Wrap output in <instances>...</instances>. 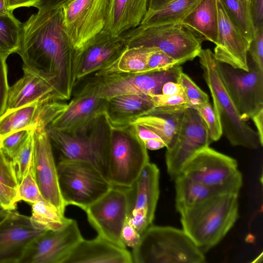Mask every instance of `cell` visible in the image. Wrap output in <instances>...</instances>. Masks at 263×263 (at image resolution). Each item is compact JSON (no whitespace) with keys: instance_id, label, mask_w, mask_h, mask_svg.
<instances>
[{"instance_id":"cell-1","label":"cell","mask_w":263,"mask_h":263,"mask_svg":"<svg viewBox=\"0 0 263 263\" xmlns=\"http://www.w3.org/2000/svg\"><path fill=\"white\" fill-rule=\"evenodd\" d=\"M75 51L64 30L62 7L38 10L22 24L16 53L23 68L49 82L61 101L70 98L77 82Z\"/></svg>"},{"instance_id":"cell-2","label":"cell","mask_w":263,"mask_h":263,"mask_svg":"<svg viewBox=\"0 0 263 263\" xmlns=\"http://www.w3.org/2000/svg\"><path fill=\"white\" fill-rule=\"evenodd\" d=\"M180 214L182 229L205 253L219 242L237 220L238 194H217Z\"/></svg>"},{"instance_id":"cell-3","label":"cell","mask_w":263,"mask_h":263,"mask_svg":"<svg viewBox=\"0 0 263 263\" xmlns=\"http://www.w3.org/2000/svg\"><path fill=\"white\" fill-rule=\"evenodd\" d=\"M198 57L223 134L234 146L250 149L262 146L257 132L241 118L229 95L222 79L219 62L215 58L214 52L210 49H202Z\"/></svg>"},{"instance_id":"cell-4","label":"cell","mask_w":263,"mask_h":263,"mask_svg":"<svg viewBox=\"0 0 263 263\" xmlns=\"http://www.w3.org/2000/svg\"><path fill=\"white\" fill-rule=\"evenodd\" d=\"M46 128L51 143L60 152V159L87 162L109 181L108 161L111 125L105 112L78 132L68 133L49 126Z\"/></svg>"},{"instance_id":"cell-5","label":"cell","mask_w":263,"mask_h":263,"mask_svg":"<svg viewBox=\"0 0 263 263\" xmlns=\"http://www.w3.org/2000/svg\"><path fill=\"white\" fill-rule=\"evenodd\" d=\"M133 262L203 263V253L183 229L151 225L133 249Z\"/></svg>"},{"instance_id":"cell-6","label":"cell","mask_w":263,"mask_h":263,"mask_svg":"<svg viewBox=\"0 0 263 263\" xmlns=\"http://www.w3.org/2000/svg\"><path fill=\"white\" fill-rule=\"evenodd\" d=\"M121 36L128 47H155L180 65L198 57L202 41L180 23L140 24Z\"/></svg>"},{"instance_id":"cell-7","label":"cell","mask_w":263,"mask_h":263,"mask_svg":"<svg viewBox=\"0 0 263 263\" xmlns=\"http://www.w3.org/2000/svg\"><path fill=\"white\" fill-rule=\"evenodd\" d=\"M149 162L147 149L133 124L111 126L108 175L112 185L130 187Z\"/></svg>"},{"instance_id":"cell-8","label":"cell","mask_w":263,"mask_h":263,"mask_svg":"<svg viewBox=\"0 0 263 263\" xmlns=\"http://www.w3.org/2000/svg\"><path fill=\"white\" fill-rule=\"evenodd\" d=\"M57 167L60 190L66 206L73 205L84 211L113 186L87 162L60 159Z\"/></svg>"},{"instance_id":"cell-9","label":"cell","mask_w":263,"mask_h":263,"mask_svg":"<svg viewBox=\"0 0 263 263\" xmlns=\"http://www.w3.org/2000/svg\"><path fill=\"white\" fill-rule=\"evenodd\" d=\"M180 174L221 192L238 194L242 185L236 160L210 146L196 153Z\"/></svg>"},{"instance_id":"cell-10","label":"cell","mask_w":263,"mask_h":263,"mask_svg":"<svg viewBox=\"0 0 263 263\" xmlns=\"http://www.w3.org/2000/svg\"><path fill=\"white\" fill-rule=\"evenodd\" d=\"M182 71L181 65L165 70L141 73H93L85 83L99 97L108 100L117 96L126 94H161L166 82H177Z\"/></svg>"},{"instance_id":"cell-11","label":"cell","mask_w":263,"mask_h":263,"mask_svg":"<svg viewBox=\"0 0 263 263\" xmlns=\"http://www.w3.org/2000/svg\"><path fill=\"white\" fill-rule=\"evenodd\" d=\"M109 0H71L62 6L63 26L74 50L103 31Z\"/></svg>"},{"instance_id":"cell-12","label":"cell","mask_w":263,"mask_h":263,"mask_svg":"<svg viewBox=\"0 0 263 263\" xmlns=\"http://www.w3.org/2000/svg\"><path fill=\"white\" fill-rule=\"evenodd\" d=\"M248 66L246 71L219 62L223 82L245 121L263 109V70L252 60Z\"/></svg>"},{"instance_id":"cell-13","label":"cell","mask_w":263,"mask_h":263,"mask_svg":"<svg viewBox=\"0 0 263 263\" xmlns=\"http://www.w3.org/2000/svg\"><path fill=\"white\" fill-rule=\"evenodd\" d=\"M84 211L98 235L117 246L126 248L121 239L128 214L126 188L113 185Z\"/></svg>"},{"instance_id":"cell-14","label":"cell","mask_w":263,"mask_h":263,"mask_svg":"<svg viewBox=\"0 0 263 263\" xmlns=\"http://www.w3.org/2000/svg\"><path fill=\"white\" fill-rule=\"evenodd\" d=\"M211 140L206 125L197 110L186 108L173 146L165 155L167 171L173 180L180 174L185 163L196 153L209 146Z\"/></svg>"},{"instance_id":"cell-15","label":"cell","mask_w":263,"mask_h":263,"mask_svg":"<svg viewBox=\"0 0 263 263\" xmlns=\"http://www.w3.org/2000/svg\"><path fill=\"white\" fill-rule=\"evenodd\" d=\"M159 177L157 166L149 162L133 185L126 188L127 220L141 235L152 225L159 196Z\"/></svg>"},{"instance_id":"cell-16","label":"cell","mask_w":263,"mask_h":263,"mask_svg":"<svg viewBox=\"0 0 263 263\" xmlns=\"http://www.w3.org/2000/svg\"><path fill=\"white\" fill-rule=\"evenodd\" d=\"M83 238L77 221L71 219L62 228L46 231L33 239L20 263H64Z\"/></svg>"},{"instance_id":"cell-17","label":"cell","mask_w":263,"mask_h":263,"mask_svg":"<svg viewBox=\"0 0 263 263\" xmlns=\"http://www.w3.org/2000/svg\"><path fill=\"white\" fill-rule=\"evenodd\" d=\"M46 127L40 124L32 129L35 178L44 199L64 214L66 205L61 194L52 143Z\"/></svg>"},{"instance_id":"cell-18","label":"cell","mask_w":263,"mask_h":263,"mask_svg":"<svg viewBox=\"0 0 263 263\" xmlns=\"http://www.w3.org/2000/svg\"><path fill=\"white\" fill-rule=\"evenodd\" d=\"M127 47L121 36L101 31L75 51L77 81L109 66Z\"/></svg>"},{"instance_id":"cell-19","label":"cell","mask_w":263,"mask_h":263,"mask_svg":"<svg viewBox=\"0 0 263 263\" xmlns=\"http://www.w3.org/2000/svg\"><path fill=\"white\" fill-rule=\"evenodd\" d=\"M106 102L85 84L47 126L68 133L81 131L105 112Z\"/></svg>"},{"instance_id":"cell-20","label":"cell","mask_w":263,"mask_h":263,"mask_svg":"<svg viewBox=\"0 0 263 263\" xmlns=\"http://www.w3.org/2000/svg\"><path fill=\"white\" fill-rule=\"evenodd\" d=\"M45 231L35 229L30 217L9 210L0 218V263H20L29 243Z\"/></svg>"},{"instance_id":"cell-21","label":"cell","mask_w":263,"mask_h":263,"mask_svg":"<svg viewBox=\"0 0 263 263\" xmlns=\"http://www.w3.org/2000/svg\"><path fill=\"white\" fill-rule=\"evenodd\" d=\"M218 6V35L215 57L219 62L248 71V51L250 42L231 20L219 0Z\"/></svg>"},{"instance_id":"cell-22","label":"cell","mask_w":263,"mask_h":263,"mask_svg":"<svg viewBox=\"0 0 263 263\" xmlns=\"http://www.w3.org/2000/svg\"><path fill=\"white\" fill-rule=\"evenodd\" d=\"M23 69V77L9 88L5 112L36 102L61 101L49 82L25 68Z\"/></svg>"},{"instance_id":"cell-23","label":"cell","mask_w":263,"mask_h":263,"mask_svg":"<svg viewBox=\"0 0 263 263\" xmlns=\"http://www.w3.org/2000/svg\"><path fill=\"white\" fill-rule=\"evenodd\" d=\"M126 248L117 246L98 235L91 240L83 238L64 263H132Z\"/></svg>"},{"instance_id":"cell-24","label":"cell","mask_w":263,"mask_h":263,"mask_svg":"<svg viewBox=\"0 0 263 263\" xmlns=\"http://www.w3.org/2000/svg\"><path fill=\"white\" fill-rule=\"evenodd\" d=\"M155 108L152 96L126 94L107 100L105 114L111 126L129 125Z\"/></svg>"},{"instance_id":"cell-25","label":"cell","mask_w":263,"mask_h":263,"mask_svg":"<svg viewBox=\"0 0 263 263\" xmlns=\"http://www.w3.org/2000/svg\"><path fill=\"white\" fill-rule=\"evenodd\" d=\"M149 0H109L102 31L114 36L139 26L147 11Z\"/></svg>"},{"instance_id":"cell-26","label":"cell","mask_w":263,"mask_h":263,"mask_svg":"<svg viewBox=\"0 0 263 263\" xmlns=\"http://www.w3.org/2000/svg\"><path fill=\"white\" fill-rule=\"evenodd\" d=\"M218 0H200L180 24L202 41L215 45L218 35Z\"/></svg>"},{"instance_id":"cell-27","label":"cell","mask_w":263,"mask_h":263,"mask_svg":"<svg viewBox=\"0 0 263 263\" xmlns=\"http://www.w3.org/2000/svg\"><path fill=\"white\" fill-rule=\"evenodd\" d=\"M184 110L166 111L154 108L131 124L143 125L153 130L163 141L166 149L174 144L180 128Z\"/></svg>"},{"instance_id":"cell-28","label":"cell","mask_w":263,"mask_h":263,"mask_svg":"<svg viewBox=\"0 0 263 263\" xmlns=\"http://www.w3.org/2000/svg\"><path fill=\"white\" fill-rule=\"evenodd\" d=\"M175 206L180 214L221 192L180 174L174 180Z\"/></svg>"},{"instance_id":"cell-29","label":"cell","mask_w":263,"mask_h":263,"mask_svg":"<svg viewBox=\"0 0 263 263\" xmlns=\"http://www.w3.org/2000/svg\"><path fill=\"white\" fill-rule=\"evenodd\" d=\"M44 103L36 102L5 112L0 117V135L3 138L20 130L34 128L40 124Z\"/></svg>"},{"instance_id":"cell-30","label":"cell","mask_w":263,"mask_h":263,"mask_svg":"<svg viewBox=\"0 0 263 263\" xmlns=\"http://www.w3.org/2000/svg\"><path fill=\"white\" fill-rule=\"evenodd\" d=\"M155 47H127L109 66L95 73H146L148 59L155 51Z\"/></svg>"},{"instance_id":"cell-31","label":"cell","mask_w":263,"mask_h":263,"mask_svg":"<svg viewBox=\"0 0 263 263\" xmlns=\"http://www.w3.org/2000/svg\"><path fill=\"white\" fill-rule=\"evenodd\" d=\"M200 0H174L157 11L147 12L141 24L180 23Z\"/></svg>"},{"instance_id":"cell-32","label":"cell","mask_w":263,"mask_h":263,"mask_svg":"<svg viewBox=\"0 0 263 263\" xmlns=\"http://www.w3.org/2000/svg\"><path fill=\"white\" fill-rule=\"evenodd\" d=\"M31 209L30 219L36 229L57 230L65 226L71 220L65 217L64 214L46 200L32 204Z\"/></svg>"},{"instance_id":"cell-33","label":"cell","mask_w":263,"mask_h":263,"mask_svg":"<svg viewBox=\"0 0 263 263\" xmlns=\"http://www.w3.org/2000/svg\"><path fill=\"white\" fill-rule=\"evenodd\" d=\"M234 25L251 42L255 31L250 1L219 0Z\"/></svg>"},{"instance_id":"cell-34","label":"cell","mask_w":263,"mask_h":263,"mask_svg":"<svg viewBox=\"0 0 263 263\" xmlns=\"http://www.w3.org/2000/svg\"><path fill=\"white\" fill-rule=\"evenodd\" d=\"M22 23L13 14L0 16V53H16L20 42Z\"/></svg>"},{"instance_id":"cell-35","label":"cell","mask_w":263,"mask_h":263,"mask_svg":"<svg viewBox=\"0 0 263 263\" xmlns=\"http://www.w3.org/2000/svg\"><path fill=\"white\" fill-rule=\"evenodd\" d=\"M33 140L32 130L30 135L11 159L18 183L27 174L33 159Z\"/></svg>"},{"instance_id":"cell-36","label":"cell","mask_w":263,"mask_h":263,"mask_svg":"<svg viewBox=\"0 0 263 263\" xmlns=\"http://www.w3.org/2000/svg\"><path fill=\"white\" fill-rule=\"evenodd\" d=\"M16 200L17 202L23 200L31 204L39 201L45 200L41 193L35 180L33 159L27 174L16 189Z\"/></svg>"},{"instance_id":"cell-37","label":"cell","mask_w":263,"mask_h":263,"mask_svg":"<svg viewBox=\"0 0 263 263\" xmlns=\"http://www.w3.org/2000/svg\"><path fill=\"white\" fill-rule=\"evenodd\" d=\"M177 82L182 87L189 108H194L201 104L209 102L208 95L183 71L180 73Z\"/></svg>"},{"instance_id":"cell-38","label":"cell","mask_w":263,"mask_h":263,"mask_svg":"<svg viewBox=\"0 0 263 263\" xmlns=\"http://www.w3.org/2000/svg\"><path fill=\"white\" fill-rule=\"evenodd\" d=\"M206 125L210 137L217 141L223 134L220 122L209 102L201 104L194 108Z\"/></svg>"},{"instance_id":"cell-39","label":"cell","mask_w":263,"mask_h":263,"mask_svg":"<svg viewBox=\"0 0 263 263\" xmlns=\"http://www.w3.org/2000/svg\"><path fill=\"white\" fill-rule=\"evenodd\" d=\"M155 108L166 111L185 110L189 108L187 101L183 91L174 95L160 94L153 96Z\"/></svg>"},{"instance_id":"cell-40","label":"cell","mask_w":263,"mask_h":263,"mask_svg":"<svg viewBox=\"0 0 263 263\" xmlns=\"http://www.w3.org/2000/svg\"><path fill=\"white\" fill-rule=\"evenodd\" d=\"M33 129H24L12 133L2 139V149L11 159L24 144Z\"/></svg>"},{"instance_id":"cell-41","label":"cell","mask_w":263,"mask_h":263,"mask_svg":"<svg viewBox=\"0 0 263 263\" xmlns=\"http://www.w3.org/2000/svg\"><path fill=\"white\" fill-rule=\"evenodd\" d=\"M0 182L16 190L19 183L11 161L0 148Z\"/></svg>"},{"instance_id":"cell-42","label":"cell","mask_w":263,"mask_h":263,"mask_svg":"<svg viewBox=\"0 0 263 263\" xmlns=\"http://www.w3.org/2000/svg\"><path fill=\"white\" fill-rule=\"evenodd\" d=\"M177 65H181L158 49L152 53L148 59L146 73L165 70Z\"/></svg>"},{"instance_id":"cell-43","label":"cell","mask_w":263,"mask_h":263,"mask_svg":"<svg viewBox=\"0 0 263 263\" xmlns=\"http://www.w3.org/2000/svg\"><path fill=\"white\" fill-rule=\"evenodd\" d=\"M248 53L250 54L251 60L263 70V24L255 27Z\"/></svg>"},{"instance_id":"cell-44","label":"cell","mask_w":263,"mask_h":263,"mask_svg":"<svg viewBox=\"0 0 263 263\" xmlns=\"http://www.w3.org/2000/svg\"><path fill=\"white\" fill-rule=\"evenodd\" d=\"M8 57L0 53V117L5 112L9 88L6 60Z\"/></svg>"},{"instance_id":"cell-45","label":"cell","mask_w":263,"mask_h":263,"mask_svg":"<svg viewBox=\"0 0 263 263\" xmlns=\"http://www.w3.org/2000/svg\"><path fill=\"white\" fill-rule=\"evenodd\" d=\"M141 238V235L126 220L123 226L121 239L125 247L132 249L136 247L139 243Z\"/></svg>"},{"instance_id":"cell-46","label":"cell","mask_w":263,"mask_h":263,"mask_svg":"<svg viewBox=\"0 0 263 263\" xmlns=\"http://www.w3.org/2000/svg\"><path fill=\"white\" fill-rule=\"evenodd\" d=\"M16 190L0 182V204L7 210H14L17 204Z\"/></svg>"},{"instance_id":"cell-47","label":"cell","mask_w":263,"mask_h":263,"mask_svg":"<svg viewBox=\"0 0 263 263\" xmlns=\"http://www.w3.org/2000/svg\"><path fill=\"white\" fill-rule=\"evenodd\" d=\"M250 1L255 27L263 24V0H250Z\"/></svg>"},{"instance_id":"cell-48","label":"cell","mask_w":263,"mask_h":263,"mask_svg":"<svg viewBox=\"0 0 263 263\" xmlns=\"http://www.w3.org/2000/svg\"><path fill=\"white\" fill-rule=\"evenodd\" d=\"M71 0H39L35 5L38 10H50L61 7Z\"/></svg>"},{"instance_id":"cell-49","label":"cell","mask_w":263,"mask_h":263,"mask_svg":"<svg viewBox=\"0 0 263 263\" xmlns=\"http://www.w3.org/2000/svg\"><path fill=\"white\" fill-rule=\"evenodd\" d=\"M39 1V0H6L7 8L11 12L20 7H34Z\"/></svg>"},{"instance_id":"cell-50","label":"cell","mask_w":263,"mask_h":263,"mask_svg":"<svg viewBox=\"0 0 263 263\" xmlns=\"http://www.w3.org/2000/svg\"><path fill=\"white\" fill-rule=\"evenodd\" d=\"M181 85L178 82L169 81L162 86L161 94L164 95H174L183 91Z\"/></svg>"},{"instance_id":"cell-51","label":"cell","mask_w":263,"mask_h":263,"mask_svg":"<svg viewBox=\"0 0 263 263\" xmlns=\"http://www.w3.org/2000/svg\"><path fill=\"white\" fill-rule=\"evenodd\" d=\"M251 119L255 124L256 132L261 142L263 144V109L253 116Z\"/></svg>"},{"instance_id":"cell-52","label":"cell","mask_w":263,"mask_h":263,"mask_svg":"<svg viewBox=\"0 0 263 263\" xmlns=\"http://www.w3.org/2000/svg\"><path fill=\"white\" fill-rule=\"evenodd\" d=\"M173 1L174 0H149L147 12L159 10Z\"/></svg>"},{"instance_id":"cell-53","label":"cell","mask_w":263,"mask_h":263,"mask_svg":"<svg viewBox=\"0 0 263 263\" xmlns=\"http://www.w3.org/2000/svg\"><path fill=\"white\" fill-rule=\"evenodd\" d=\"M12 14H13V12L10 11L7 8L6 0H0V16Z\"/></svg>"},{"instance_id":"cell-54","label":"cell","mask_w":263,"mask_h":263,"mask_svg":"<svg viewBox=\"0 0 263 263\" xmlns=\"http://www.w3.org/2000/svg\"><path fill=\"white\" fill-rule=\"evenodd\" d=\"M9 210L6 209L0 204V218L4 217Z\"/></svg>"},{"instance_id":"cell-55","label":"cell","mask_w":263,"mask_h":263,"mask_svg":"<svg viewBox=\"0 0 263 263\" xmlns=\"http://www.w3.org/2000/svg\"><path fill=\"white\" fill-rule=\"evenodd\" d=\"M2 137L0 135V148H2Z\"/></svg>"},{"instance_id":"cell-56","label":"cell","mask_w":263,"mask_h":263,"mask_svg":"<svg viewBox=\"0 0 263 263\" xmlns=\"http://www.w3.org/2000/svg\"><path fill=\"white\" fill-rule=\"evenodd\" d=\"M247 1H250V0H247Z\"/></svg>"}]
</instances>
